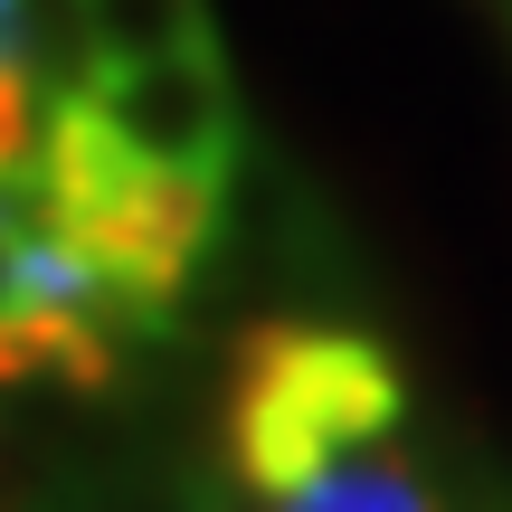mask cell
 I'll list each match as a JSON object with an SVG mask.
<instances>
[{"mask_svg": "<svg viewBox=\"0 0 512 512\" xmlns=\"http://www.w3.org/2000/svg\"><path fill=\"white\" fill-rule=\"evenodd\" d=\"M48 95H38L29 86V76H19L10 67V57H0V190H10L19 181V171H38V162H48Z\"/></svg>", "mask_w": 512, "mask_h": 512, "instance_id": "cell-6", "label": "cell"}, {"mask_svg": "<svg viewBox=\"0 0 512 512\" xmlns=\"http://www.w3.org/2000/svg\"><path fill=\"white\" fill-rule=\"evenodd\" d=\"M10 19H19V0H0V48H10Z\"/></svg>", "mask_w": 512, "mask_h": 512, "instance_id": "cell-10", "label": "cell"}, {"mask_svg": "<svg viewBox=\"0 0 512 512\" xmlns=\"http://www.w3.org/2000/svg\"><path fill=\"white\" fill-rule=\"evenodd\" d=\"M10 304H19V238L0 228V323H10Z\"/></svg>", "mask_w": 512, "mask_h": 512, "instance_id": "cell-8", "label": "cell"}, {"mask_svg": "<svg viewBox=\"0 0 512 512\" xmlns=\"http://www.w3.org/2000/svg\"><path fill=\"white\" fill-rule=\"evenodd\" d=\"M0 57H10L48 105H86L95 76H105V48H95V10H86V0H19L10 48H0Z\"/></svg>", "mask_w": 512, "mask_h": 512, "instance_id": "cell-3", "label": "cell"}, {"mask_svg": "<svg viewBox=\"0 0 512 512\" xmlns=\"http://www.w3.org/2000/svg\"><path fill=\"white\" fill-rule=\"evenodd\" d=\"M275 512H437V494L399 446H370V456H342L332 475H313L304 494H285Z\"/></svg>", "mask_w": 512, "mask_h": 512, "instance_id": "cell-4", "label": "cell"}, {"mask_svg": "<svg viewBox=\"0 0 512 512\" xmlns=\"http://www.w3.org/2000/svg\"><path fill=\"white\" fill-rule=\"evenodd\" d=\"M446 512H512V494H465V503H446Z\"/></svg>", "mask_w": 512, "mask_h": 512, "instance_id": "cell-9", "label": "cell"}, {"mask_svg": "<svg viewBox=\"0 0 512 512\" xmlns=\"http://www.w3.org/2000/svg\"><path fill=\"white\" fill-rule=\"evenodd\" d=\"M86 10H95L105 67H152V57L209 48V10L200 0H86Z\"/></svg>", "mask_w": 512, "mask_h": 512, "instance_id": "cell-5", "label": "cell"}, {"mask_svg": "<svg viewBox=\"0 0 512 512\" xmlns=\"http://www.w3.org/2000/svg\"><path fill=\"white\" fill-rule=\"evenodd\" d=\"M408 380L351 323H256L219 351V475L285 503L342 456L399 446Z\"/></svg>", "mask_w": 512, "mask_h": 512, "instance_id": "cell-1", "label": "cell"}, {"mask_svg": "<svg viewBox=\"0 0 512 512\" xmlns=\"http://www.w3.org/2000/svg\"><path fill=\"white\" fill-rule=\"evenodd\" d=\"M86 114L133 152L143 171H181V181H228L247 162V105L219 48H181L152 67H105Z\"/></svg>", "mask_w": 512, "mask_h": 512, "instance_id": "cell-2", "label": "cell"}, {"mask_svg": "<svg viewBox=\"0 0 512 512\" xmlns=\"http://www.w3.org/2000/svg\"><path fill=\"white\" fill-rule=\"evenodd\" d=\"M503 10H512V0H503Z\"/></svg>", "mask_w": 512, "mask_h": 512, "instance_id": "cell-12", "label": "cell"}, {"mask_svg": "<svg viewBox=\"0 0 512 512\" xmlns=\"http://www.w3.org/2000/svg\"><path fill=\"white\" fill-rule=\"evenodd\" d=\"M209 512H275V503H266V494H247L238 475H219V484H209Z\"/></svg>", "mask_w": 512, "mask_h": 512, "instance_id": "cell-7", "label": "cell"}, {"mask_svg": "<svg viewBox=\"0 0 512 512\" xmlns=\"http://www.w3.org/2000/svg\"><path fill=\"white\" fill-rule=\"evenodd\" d=\"M0 512H48V503H0Z\"/></svg>", "mask_w": 512, "mask_h": 512, "instance_id": "cell-11", "label": "cell"}]
</instances>
